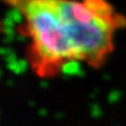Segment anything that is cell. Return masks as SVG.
I'll return each mask as SVG.
<instances>
[{"mask_svg":"<svg viewBox=\"0 0 126 126\" xmlns=\"http://www.w3.org/2000/svg\"><path fill=\"white\" fill-rule=\"evenodd\" d=\"M21 13L30 39L27 60L41 77L72 64L100 68L115 52L126 16L108 0H6Z\"/></svg>","mask_w":126,"mask_h":126,"instance_id":"1","label":"cell"}]
</instances>
